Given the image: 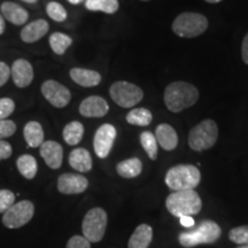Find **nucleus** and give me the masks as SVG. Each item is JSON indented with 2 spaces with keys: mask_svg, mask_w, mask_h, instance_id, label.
<instances>
[{
  "mask_svg": "<svg viewBox=\"0 0 248 248\" xmlns=\"http://www.w3.org/2000/svg\"><path fill=\"white\" fill-rule=\"evenodd\" d=\"M85 7L89 11L104 12L106 14L116 13L120 7L119 0H86Z\"/></svg>",
  "mask_w": 248,
  "mask_h": 248,
  "instance_id": "26",
  "label": "nucleus"
},
{
  "mask_svg": "<svg viewBox=\"0 0 248 248\" xmlns=\"http://www.w3.org/2000/svg\"><path fill=\"white\" fill-rule=\"evenodd\" d=\"M116 138V129L111 124H104L97 130L93 139V148L100 159H105L109 155Z\"/></svg>",
  "mask_w": 248,
  "mask_h": 248,
  "instance_id": "11",
  "label": "nucleus"
},
{
  "mask_svg": "<svg viewBox=\"0 0 248 248\" xmlns=\"http://www.w3.org/2000/svg\"><path fill=\"white\" fill-rule=\"evenodd\" d=\"M222 230L214 221H202L192 231L179 234V244L185 248H191L202 244H213L219 239Z\"/></svg>",
  "mask_w": 248,
  "mask_h": 248,
  "instance_id": "4",
  "label": "nucleus"
},
{
  "mask_svg": "<svg viewBox=\"0 0 248 248\" xmlns=\"http://www.w3.org/2000/svg\"><path fill=\"white\" fill-rule=\"evenodd\" d=\"M16 131V124L12 120H0V140L12 137Z\"/></svg>",
  "mask_w": 248,
  "mask_h": 248,
  "instance_id": "34",
  "label": "nucleus"
},
{
  "mask_svg": "<svg viewBox=\"0 0 248 248\" xmlns=\"http://www.w3.org/2000/svg\"><path fill=\"white\" fill-rule=\"evenodd\" d=\"M108 217L107 213L102 208L90 209L83 218L82 231L83 237L90 243H99L106 232Z\"/></svg>",
  "mask_w": 248,
  "mask_h": 248,
  "instance_id": "7",
  "label": "nucleus"
},
{
  "mask_svg": "<svg viewBox=\"0 0 248 248\" xmlns=\"http://www.w3.org/2000/svg\"><path fill=\"white\" fill-rule=\"evenodd\" d=\"M6 29V24H5V20L4 17H2V15L0 14V36L4 33V31Z\"/></svg>",
  "mask_w": 248,
  "mask_h": 248,
  "instance_id": "40",
  "label": "nucleus"
},
{
  "mask_svg": "<svg viewBox=\"0 0 248 248\" xmlns=\"http://www.w3.org/2000/svg\"><path fill=\"white\" fill-rule=\"evenodd\" d=\"M141 146L151 160H156L157 157V141L153 133L150 131H144L140 135Z\"/></svg>",
  "mask_w": 248,
  "mask_h": 248,
  "instance_id": "29",
  "label": "nucleus"
},
{
  "mask_svg": "<svg viewBox=\"0 0 248 248\" xmlns=\"http://www.w3.org/2000/svg\"><path fill=\"white\" fill-rule=\"evenodd\" d=\"M49 24L47 21L39 18V20L33 21L29 24H27L26 27L21 30V39L24 43L31 44V43H35L40 38H43L46 33L48 32Z\"/></svg>",
  "mask_w": 248,
  "mask_h": 248,
  "instance_id": "17",
  "label": "nucleus"
},
{
  "mask_svg": "<svg viewBox=\"0 0 248 248\" xmlns=\"http://www.w3.org/2000/svg\"><path fill=\"white\" fill-rule=\"evenodd\" d=\"M16 167L21 175L27 179H33L37 175L38 164L32 155L24 154L21 155L16 161Z\"/></svg>",
  "mask_w": 248,
  "mask_h": 248,
  "instance_id": "24",
  "label": "nucleus"
},
{
  "mask_svg": "<svg viewBox=\"0 0 248 248\" xmlns=\"http://www.w3.org/2000/svg\"><path fill=\"white\" fill-rule=\"evenodd\" d=\"M88 186V178L78 173H62L58 179V190L62 194L83 193Z\"/></svg>",
  "mask_w": 248,
  "mask_h": 248,
  "instance_id": "12",
  "label": "nucleus"
},
{
  "mask_svg": "<svg viewBox=\"0 0 248 248\" xmlns=\"http://www.w3.org/2000/svg\"><path fill=\"white\" fill-rule=\"evenodd\" d=\"M70 78L83 88H93L100 84L101 75L95 70L84 68H73L69 73Z\"/></svg>",
  "mask_w": 248,
  "mask_h": 248,
  "instance_id": "19",
  "label": "nucleus"
},
{
  "mask_svg": "<svg viewBox=\"0 0 248 248\" xmlns=\"http://www.w3.org/2000/svg\"><path fill=\"white\" fill-rule=\"evenodd\" d=\"M66 248H91V243L83 235H74L68 240Z\"/></svg>",
  "mask_w": 248,
  "mask_h": 248,
  "instance_id": "35",
  "label": "nucleus"
},
{
  "mask_svg": "<svg viewBox=\"0 0 248 248\" xmlns=\"http://www.w3.org/2000/svg\"><path fill=\"white\" fill-rule=\"evenodd\" d=\"M153 239V229L147 224H140L130 237L128 248H148Z\"/></svg>",
  "mask_w": 248,
  "mask_h": 248,
  "instance_id": "21",
  "label": "nucleus"
},
{
  "mask_svg": "<svg viewBox=\"0 0 248 248\" xmlns=\"http://www.w3.org/2000/svg\"><path fill=\"white\" fill-rule=\"evenodd\" d=\"M181 224L183 226H185V228H192V226H194V219L192 218V216H183L181 217Z\"/></svg>",
  "mask_w": 248,
  "mask_h": 248,
  "instance_id": "39",
  "label": "nucleus"
},
{
  "mask_svg": "<svg viewBox=\"0 0 248 248\" xmlns=\"http://www.w3.org/2000/svg\"><path fill=\"white\" fill-rule=\"evenodd\" d=\"M142 170V163L138 157L124 160L116 166V171L123 178H135L140 175Z\"/></svg>",
  "mask_w": 248,
  "mask_h": 248,
  "instance_id": "23",
  "label": "nucleus"
},
{
  "mask_svg": "<svg viewBox=\"0 0 248 248\" xmlns=\"http://www.w3.org/2000/svg\"><path fill=\"white\" fill-rule=\"evenodd\" d=\"M22 1L27 2V4H36V2L38 1V0H22Z\"/></svg>",
  "mask_w": 248,
  "mask_h": 248,
  "instance_id": "42",
  "label": "nucleus"
},
{
  "mask_svg": "<svg viewBox=\"0 0 248 248\" xmlns=\"http://www.w3.org/2000/svg\"><path fill=\"white\" fill-rule=\"evenodd\" d=\"M237 248H248V245H245V246H240V247H237Z\"/></svg>",
  "mask_w": 248,
  "mask_h": 248,
  "instance_id": "44",
  "label": "nucleus"
},
{
  "mask_svg": "<svg viewBox=\"0 0 248 248\" xmlns=\"http://www.w3.org/2000/svg\"><path fill=\"white\" fill-rule=\"evenodd\" d=\"M141 1H150V0H141Z\"/></svg>",
  "mask_w": 248,
  "mask_h": 248,
  "instance_id": "45",
  "label": "nucleus"
},
{
  "mask_svg": "<svg viewBox=\"0 0 248 248\" xmlns=\"http://www.w3.org/2000/svg\"><path fill=\"white\" fill-rule=\"evenodd\" d=\"M199 99V91L194 85L186 82H173L164 91V104L172 113L193 106Z\"/></svg>",
  "mask_w": 248,
  "mask_h": 248,
  "instance_id": "1",
  "label": "nucleus"
},
{
  "mask_svg": "<svg viewBox=\"0 0 248 248\" xmlns=\"http://www.w3.org/2000/svg\"><path fill=\"white\" fill-rule=\"evenodd\" d=\"M68 1H69L70 4H73V5H78L83 1V0H68Z\"/></svg>",
  "mask_w": 248,
  "mask_h": 248,
  "instance_id": "41",
  "label": "nucleus"
},
{
  "mask_svg": "<svg viewBox=\"0 0 248 248\" xmlns=\"http://www.w3.org/2000/svg\"><path fill=\"white\" fill-rule=\"evenodd\" d=\"M23 136L27 144L32 148L40 147V145L44 142V130H43L40 123L36 122V121H30L26 124Z\"/></svg>",
  "mask_w": 248,
  "mask_h": 248,
  "instance_id": "22",
  "label": "nucleus"
},
{
  "mask_svg": "<svg viewBox=\"0 0 248 248\" xmlns=\"http://www.w3.org/2000/svg\"><path fill=\"white\" fill-rule=\"evenodd\" d=\"M12 153H13V148L11 144L5 140H0V161L11 157Z\"/></svg>",
  "mask_w": 248,
  "mask_h": 248,
  "instance_id": "37",
  "label": "nucleus"
},
{
  "mask_svg": "<svg viewBox=\"0 0 248 248\" xmlns=\"http://www.w3.org/2000/svg\"><path fill=\"white\" fill-rule=\"evenodd\" d=\"M200 181V170L192 164H178L169 169L166 175L167 186L175 192L194 190Z\"/></svg>",
  "mask_w": 248,
  "mask_h": 248,
  "instance_id": "3",
  "label": "nucleus"
},
{
  "mask_svg": "<svg viewBox=\"0 0 248 248\" xmlns=\"http://www.w3.org/2000/svg\"><path fill=\"white\" fill-rule=\"evenodd\" d=\"M229 239L232 243L245 246L248 245V225L237 226V228L231 229L229 232Z\"/></svg>",
  "mask_w": 248,
  "mask_h": 248,
  "instance_id": "30",
  "label": "nucleus"
},
{
  "mask_svg": "<svg viewBox=\"0 0 248 248\" xmlns=\"http://www.w3.org/2000/svg\"><path fill=\"white\" fill-rule=\"evenodd\" d=\"M71 44H73L71 37L62 32H54L49 36V46H51L52 51L58 55L64 54V52Z\"/></svg>",
  "mask_w": 248,
  "mask_h": 248,
  "instance_id": "28",
  "label": "nucleus"
},
{
  "mask_svg": "<svg viewBox=\"0 0 248 248\" xmlns=\"http://www.w3.org/2000/svg\"><path fill=\"white\" fill-rule=\"evenodd\" d=\"M109 94L116 105L122 108H131L142 100L144 93L139 86L125 80L115 82L109 89Z\"/></svg>",
  "mask_w": 248,
  "mask_h": 248,
  "instance_id": "8",
  "label": "nucleus"
},
{
  "mask_svg": "<svg viewBox=\"0 0 248 248\" xmlns=\"http://www.w3.org/2000/svg\"><path fill=\"white\" fill-rule=\"evenodd\" d=\"M153 116L152 113L146 108H135L126 115V122L131 125L146 126L150 125Z\"/></svg>",
  "mask_w": 248,
  "mask_h": 248,
  "instance_id": "27",
  "label": "nucleus"
},
{
  "mask_svg": "<svg viewBox=\"0 0 248 248\" xmlns=\"http://www.w3.org/2000/svg\"><path fill=\"white\" fill-rule=\"evenodd\" d=\"M0 11H1L2 17L14 26H21V24L27 23L28 18H29V13L26 9L12 1L2 2L0 6Z\"/></svg>",
  "mask_w": 248,
  "mask_h": 248,
  "instance_id": "16",
  "label": "nucleus"
},
{
  "mask_svg": "<svg viewBox=\"0 0 248 248\" xmlns=\"http://www.w3.org/2000/svg\"><path fill=\"white\" fill-rule=\"evenodd\" d=\"M40 89H42V93L46 100L52 106L57 108L66 107L71 100V93L69 90L54 79L45 80Z\"/></svg>",
  "mask_w": 248,
  "mask_h": 248,
  "instance_id": "10",
  "label": "nucleus"
},
{
  "mask_svg": "<svg viewBox=\"0 0 248 248\" xmlns=\"http://www.w3.org/2000/svg\"><path fill=\"white\" fill-rule=\"evenodd\" d=\"M109 110L107 101L98 95L85 98L79 105V114L84 117H102Z\"/></svg>",
  "mask_w": 248,
  "mask_h": 248,
  "instance_id": "14",
  "label": "nucleus"
},
{
  "mask_svg": "<svg viewBox=\"0 0 248 248\" xmlns=\"http://www.w3.org/2000/svg\"><path fill=\"white\" fill-rule=\"evenodd\" d=\"M11 75L13 77L14 84L20 89L29 86L33 80V68L28 60L17 59L13 62L11 68Z\"/></svg>",
  "mask_w": 248,
  "mask_h": 248,
  "instance_id": "13",
  "label": "nucleus"
},
{
  "mask_svg": "<svg viewBox=\"0 0 248 248\" xmlns=\"http://www.w3.org/2000/svg\"><path fill=\"white\" fill-rule=\"evenodd\" d=\"M15 203V194L9 190H0V214L7 212Z\"/></svg>",
  "mask_w": 248,
  "mask_h": 248,
  "instance_id": "32",
  "label": "nucleus"
},
{
  "mask_svg": "<svg viewBox=\"0 0 248 248\" xmlns=\"http://www.w3.org/2000/svg\"><path fill=\"white\" fill-rule=\"evenodd\" d=\"M35 214V206L31 201L23 200L14 203L2 215V223L8 229H18L31 221Z\"/></svg>",
  "mask_w": 248,
  "mask_h": 248,
  "instance_id": "9",
  "label": "nucleus"
},
{
  "mask_svg": "<svg viewBox=\"0 0 248 248\" xmlns=\"http://www.w3.org/2000/svg\"><path fill=\"white\" fill-rule=\"evenodd\" d=\"M84 135V126L78 121H73L68 123L63 129V139L70 146L79 144Z\"/></svg>",
  "mask_w": 248,
  "mask_h": 248,
  "instance_id": "25",
  "label": "nucleus"
},
{
  "mask_svg": "<svg viewBox=\"0 0 248 248\" xmlns=\"http://www.w3.org/2000/svg\"><path fill=\"white\" fill-rule=\"evenodd\" d=\"M15 102L11 98H0V120H7L13 114Z\"/></svg>",
  "mask_w": 248,
  "mask_h": 248,
  "instance_id": "33",
  "label": "nucleus"
},
{
  "mask_svg": "<svg viewBox=\"0 0 248 248\" xmlns=\"http://www.w3.org/2000/svg\"><path fill=\"white\" fill-rule=\"evenodd\" d=\"M204 1L209 2V4H217V2L222 1V0H204Z\"/></svg>",
  "mask_w": 248,
  "mask_h": 248,
  "instance_id": "43",
  "label": "nucleus"
},
{
  "mask_svg": "<svg viewBox=\"0 0 248 248\" xmlns=\"http://www.w3.org/2000/svg\"><path fill=\"white\" fill-rule=\"evenodd\" d=\"M241 58L245 63L248 64V33L245 36L243 40V45H241Z\"/></svg>",
  "mask_w": 248,
  "mask_h": 248,
  "instance_id": "38",
  "label": "nucleus"
},
{
  "mask_svg": "<svg viewBox=\"0 0 248 248\" xmlns=\"http://www.w3.org/2000/svg\"><path fill=\"white\" fill-rule=\"evenodd\" d=\"M208 28V20L202 14L186 13L179 14L172 22V31L183 38H194L202 35Z\"/></svg>",
  "mask_w": 248,
  "mask_h": 248,
  "instance_id": "5",
  "label": "nucleus"
},
{
  "mask_svg": "<svg viewBox=\"0 0 248 248\" xmlns=\"http://www.w3.org/2000/svg\"><path fill=\"white\" fill-rule=\"evenodd\" d=\"M9 76H11V69H9V66L5 62L0 61V88L4 86L7 80L9 79Z\"/></svg>",
  "mask_w": 248,
  "mask_h": 248,
  "instance_id": "36",
  "label": "nucleus"
},
{
  "mask_svg": "<svg viewBox=\"0 0 248 248\" xmlns=\"http://www.w3.org/2000/svg\"><path fill=\"white\" fill-rule=\"evenodd\" d=\"M218 137V128L213 120H204L188 133V145L195 152L212 148Z\"/></svg>",
  "mask_w": 248,
  "mask_h": 248,
  "instance_id": "6",
  "label": "nucleus"
},
{
  "mask_svg": "<svg viewBox=\"0 0 248 248\" xmlns=\"http://www.w3.org/2000/svg\"><path fill=\"white\" fill-rule=\"evenodd\" d=\"M166 207L171 215L176 217L193 216L200 213L202 201L194 190L172 192L166 199Z\"/></svg>",
  "mask_w": 248,
  "mask_h": 248,
  "instance_id": "2",
  "label": "nucleus"
},
{
  "mask_svg": "<svg viewBox=\"0 0 248 248\" xmlns=\"http://www.w3.org/2000/svg\"><path fill=\"white\" fill-rule=\"evenodd\" d=\"M155 138H156L157 144L160 145L163 150L173 151L178 145V136L175 129L169 124L162 123L155 130Z\"/></svg>",
  "mask_w": 248,
  "mask_h": 248,
  "instance_id": "18",
  "label": "nucleus"
},
{
  "mask_svg": "<svg viewBox=\"0 0 248 248\" xmlns=\"http://www.w3.org/2000/svg\"><path fill=\"white\" fill-rule=\"evenodd\" d=\"M40 156L51 169H59L63 160V148L53 140L44 141L40 145Z\"/></svg>",
  "mask_w": 248,
  "mask_h": 248,
  "instance_id": "15",
  "label": "nucleus"
},
{
  "mask_svg": "<svg viewBox=\"0 0 248 248\" xmlns=\"http://www.w3.org/2000/svg\"><path fill=\"white\" fill-rule=\"evenodd\" d=\"M69 164L73 169L79 172H88L92 169V157L85 148L78 147L70 152Z\"/></svg>",
  "mask_w": 248,
  "mask_h": 248,
  "instance_id": "20",
  "label": "nucleus"
},
{
  "mask_svg": "<svg viewBox=\"0 0 248 248\" xmlns=\"http://www.w3.org/2000/svg\"><path fill=\"white\" fill-rule=\"evenodd\" d=\"M46 12H47L48 16L52 20L57 21V22H63L67 18V11L64 9L63 6L59 2L51 1L46 6Z\"/></svg>",
  "mask_w": 248,
  "mask_h": 248,
  "instance_id": "31",
  "label": "nucleus"
}]
</instances>
